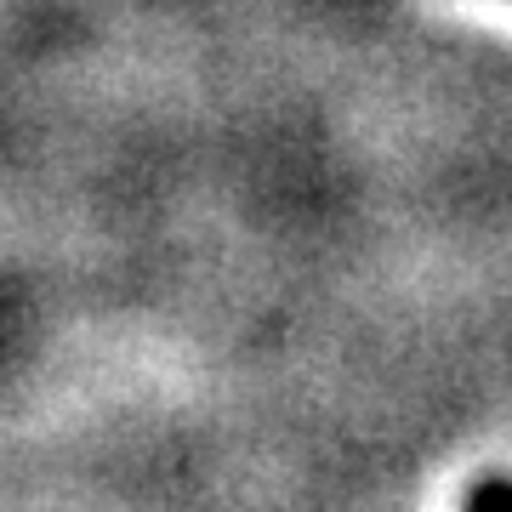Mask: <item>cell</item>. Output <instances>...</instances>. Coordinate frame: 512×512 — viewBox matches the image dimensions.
<instances>
[{"instance_id": "6da1fadb", "label": "cell", "mask_w": 512, "mask_h": 512, "mask_svg": "<svg viewBox=\"0 0 512 512\" xmlns=\"http://www.w3.org/2000/svg\"><path fill=\"white\" fill-rule=\"evenodd\" d=\"M490 501H512V478H484L467 490V507H490Z\"/></svg>"}]
</instances>
